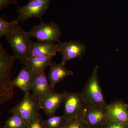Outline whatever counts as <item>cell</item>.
<instances>
[{"mask_svg":"<svg viewBox=\"0 0 128 128\" xmlns=\"http://www.w3.org/2000/svg\"><path fill=\"white\" fill-rule=\"evenodd\" d=\"M16 59L10 55L0 44V105H2L13 97L14 87L10 79L12 68Z\"/></svg>","mask_w":128,"mask_h":128,"instance_id":"6da1fadb","label":"cell"},{"mask_svg":"<svg viewBox=\"0 0 128 128\" xmlns=\"http://www.w3.org/2000/svg\"><path fill=\"white\" fill-rule=\"evenodd\" d=\"M98 65L94 67L81 93L86 105L106 108L108 104L105 102L98 78Z\"/></svg>","mask_w":128,"mask_h":128,"instance_id":"7a4b0ae2","label":"cell"},{"mask_svg":"<svg viewBox=\"0 0 128 128\" xmlns=\"http://www.w3.org/2000/svg\"><path fill=\"white\" fill-rule=\"evenodd\" d=\"M30 38L28 32L19 26L6 38L13 50L12 55L23 64L27 60L32 47L33 41Z\"/></svg>","mask_w":128,"mask_h":128,"instance_id":"3957f363","label":"cell"},{"mask_svg":"<svg viewBox=\"0 0 128 128\" xmlns=\"http://www.w3.org/2000/svg\"><path fill=\"white\" fill-rule=\"evenodd\" d=\"M30 36L34 38L40 42H60L62 32L58 24L51 22L49 23L42 20L38 25L32 26L28 32Z\"/></svg>","mask_w":128,"mask_h":128,"instance_id":"277c9868","label":"cell"},{"mask_svg":"<svg viewBox=\"0 0 128 128\" xmlns=\"http://www.w3.org/2000/svg\"><path fill=\"white\" fill-rule=\"evenodd\" d=\"M63 115L66 119L83 117L86 104L81 92L64 91Z\"/></svg>","mask_w":128,"mask_h":128,"instance_id":"5b68a950","label":"cell"},{"mask_svg":"<svg viewBox=\"0 0 128 128\" xmlns=\"http://www.w3.org/2000/svg\"><path fill=\"white\" fill-rule=\"evenodd\" d=\"M40 109L38 101L29 92L24 94L22 99L8 112L19 114L27 124L30 119L39 113Z\"/></svg>","mask_w":128,"mask_h":128,"instance_id":"8992f818","label":"cell"},{"mask_svg":"<svg viewBox=\"0 0 128 128\" xmlns=\"http://www.w3.org/2000/svg\"><path fill=\"white\" fill-rule=\"evenodd\" d=\"M51 0H30L25 6H18V21L25 22L28 18L36 17L41 21V18L46 13Z\"/></svg>","mask_w":128,"mask_h":128,"instance_id":"52a82bcc","label":"cell"},{"mask_svg":"<svg viewBox=\"0 0 128 128\" xmlns=\"http://www.w3.org/2000/svg\"><path fill=\"white\" fill-rule=\"evenodd\" d=\"M83 118L89 128H103L108 121L106 108L87 105Z\"/></svg>","mask_w":128,"mask_h":128,"instance_id":"ba28073f","label":"cell"},{"mask_svg":"<svg viewBox=\"0 0 128 128\" xmlns=\"http://www.w3.org/2000/svg\"><path fill=\"white\" fill-rule=\"evenodd\" d=\"M57 52L61 54L62 60L61 63L65 65L67 61L81 59L86 51V47L80 41L60 42Z\"/></svg>","mask_w":128,"mask_h":128,"instance_id":"9c48e42d","label":"cell"},{"mask_svg":"<svg viewBox=\"0 0 128 128\" xmlns=\"http://www.w3.org/2000/svg\"><path fill=\"white\" fill-rule=\"evenodd\" d=\"M108 121L125 124L128 127V105L123 101L112 102L106 108Z\"/></svg>","mask_w":128,"mask_h":128,"instance_id":"30bf717a","label":"cell"},{"mask_svg":"<svg viewBox=\"0 0 128 128\" xmlns=\"http://www.w3.org/2000/svg\"><path fill=\"white\" fill-rule=\"evenodd\" d=\"M64 92H51L38 101L41 109L48 117L55 115L56 113L63 102Z\"/></svg>","mask_w":128,"mask_h":128,"instance_id":"8fae6325","label":"cell"},{"mask_svg":"<svg viewBox=\"0 0 128 128\" xmlns=\"http://www.w3.org/2000/svg\"><path fill=\"white\" fill-rule=\"evenodd\" d=\"M34 75L32 94L38 101L54 90L51 89L44 72Z\"/></svg>","mask_w":128,"mask_h":128,"instance_id":"7c38bea8","label":"cell"},{"mask_svg":"<svg viewBox=\"0 0 128 128\" xmlns=\"http://www.w3.org/2000/svg\"><path fill=\"white\" fill-rule=\"evenodd\" d=\"M58 44L47 42H32L27 60L39 56H56L58 50Z\"/></svg>","mask_w":128,"mask_h":128,"instance_id":"4fadbf2b","label":"cell"},{"mask_svg":"<svg viewBox=\"0 0 128 128\" xmlns=\"http://www.w3.org/2000/svg\"><path fill=\"white\" fill-rule=\"evenodd\" d=\"M50 70L48 76V79L50 82L51 89L54 90L56 85L62 81L65 78L73 75V72L66 68L65 65L52 62L50 66Z\"/></svg>","mask_w":128,"mask_h":128,"instance_id":"5bb4252c","label":"cell"},{"mask_svg":"<svg viewBox=\"0 0 128 128\" xmlns=\"http://www.w3.org/2000/svg\"><path fill=\"white\" fill-rule=\"evenodd\" d=\"M34 74L29 68L24 65L23 68L14 80L12 84L14 88L18 87L24 92V94L31 90L34 79Z\"/></svg>","mask_w":128,"mask_h":128,"instance_id":"9a60e30c","label":"cell"},{"mask_svg":"<svg viewBox=\"0 0 128 128\" xmlns=\"http://www.w3.org/2000/svg\"><path fill=\"white\" fill-rule=\"evenodd\" d=\"M52 58V56H36L27 60L23 64L27 66L34 74L40 73L50 66Z\"/></svg>","mask_w":128,"mask_h":128,"instance_id":"2e32d148","label":"cell"},{"mask_svg":"<svg viewBox=\"0 0 128 128\" xmlns=\"http://www.w3.org/2000/svg\"><path fill=\"white\" fill-rule=\"evenodd\" d=\"M17 19L11 22H6L2 18H0V38L4 36H8L19 26Z\"/></svg>","mask_w":128,"mask_h":128,"instance_id":"e0dca14e","label":"cell"},{"mask_svg":"<svg viewBox=\"0 0 128 128\" xmlns=\"http://www.w3.org/2000/svg\"><path fill=\"white\" fill-rule=\"evenodd\" d=\"M3 126L5 128H26V124L20 115L12 114L7 118Z\"/></svg>","mask_w":128,"mask_h":128,"instance_id":"ac0fdd59","label":"cell"},{"mask_svg":"<svg viewBox=\"0 0 128 128\" xmlns=\"http://www.w3.org/2000/svg\"><path fill=\"white\" fill-rule=\"evenodd\" d=\"M67 119L64 115L54 116L48 117L44 120L45 128H62L66 122Z\"/></svg>","mask_w":128,"mask_h":128,"instance_id":"d6986e66","label":"cell"},{"mask_svg":"<svg viewBox=\"0 0 128 128\" xmlns=\"http://www.w3.org/2000/svg\"><path fill=\"white\" fill-rule=\"evenodd\" d=\"M62 128H89L83 117H78L67 119Z\"/></svg>","mask_w":128,"mask_h":128,"instance_id":"ffe728a7","label":"cell"},{"mask_svg":"<svg viewBox=\"0 0 128 128\" xmlns=\"http://www.w3.org/2000/svg\"><path fill=\"white\" fill-rule=\"evenodd\" d=\"M26 128H45L44 119L41 114L39 113L30 119L27 123Z\"/></svg>","mask_w":128,"mask_h":128,"instance_id":"44dd1931","label":"cell"},{"mask_svg":"<svg viewBox=\"0 0 128 128\" xmlns=\"http://www.w3.org/2000/svg\"><path fill=\"white\" fill-rule=\"evenodd\" d=\"M103 128H128V127L124 124L108 121Z\"/></svg>","mask_w":128,"mask_h":128,"instance_id":"7402d4cb","label":"cell"},{"mask_svg":"<svg viewBox=\"0 0 128 128\" xmlns=\"http://www.w3.org/2000/svg\"><path fill=\"white\" fill-rule=\"evenodd\" d=\"M17 0H0V10H1L8 5L12 3L17 5Z\"/></svg>","mask_w":128,"mask_h":128,"instance_id":"603a6c76","label":"cell"},{"mask_svg":"<svg viewBox=\"0 0 128 128\" xmlns=\"http://www.w3.org/2000/svg\"><path fill=\"white\" fill-rule=\"evenodd\" d=\"M5 128L4 127V126H2V127L1 128Z\"/></svg>","mask_w":128,"mask_h":128,"instance_id":"cb8c5ba5","label":"cell"},{"mask_svg":"<svg viewBox=\"0 0 128 128\" xmlns=\"http://www.w3.org/2000/svg\"></svg>","mask_w":128,"mask_h":128,"instance_id":"d4e9b609","label":"cell"}]
</instances>
